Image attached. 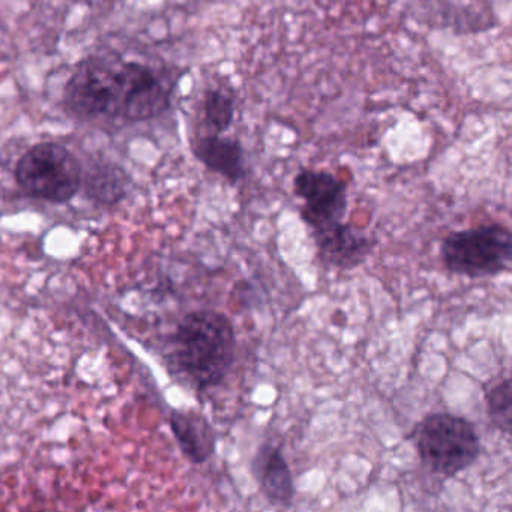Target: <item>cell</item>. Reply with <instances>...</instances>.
<instances>
[{"instance_id": "1", "label": "cell", "mask_w": 512, "mask_h": 512, "mask_svg": "<svg viewBox=\"0 0 512 512\" xmlns=\"http://www.w3.org/2000/svg\"><path fill=\"white\" fill-rule=\"evenodd\" d=\"M236 358L232 320L220 311L187 314L170 337L169 364L176 376L197 392L221 385Z\"/></svg>"}, {"instance_id": "2", "label": "cell", "mask_w": 512, "mask_h": 512, "mask_svg": "<svg viewBox=\"0 0 512 512\" xmlns=\"http://www.w3.org/2000/svg\"><path fill=\"white\" fill-rule=\"evenodd\" d=\"M122 59L115 53L83 58L65 83L62 101L67 113L85 122L121 121Z\"/></svg>"}, {"instance_id": "3", "label": "cell", "mask_w": 512, "mask_h": 512, "mask_svg": "<svg viewBox=\"0 0 512 512\" xmlns=\"http://www.w3.org/2000/svg\"><path fill=\"white\" fill-rule=\"evenodd\" d=\"M413 440L422 464L443 478L460 475L481 455V437L475 425L454 413L425 416L416 425Z\"/></svg>"}, {"instance_id": "4", "label": "cell", "mask_w": 512, "mask_h": 512, "mask_svg": "<svg viewBox=\"0 0 512 512\" xmlns=\"http://www.w3.org/2000/svg\"><path fill=\"white\" fill-rule=\"evenodd\" d=\"M446 271L460 277H497L511 269L512 235L500 223L449 233L440 245Z\"/></svg>"}, {"instance_id": "5", "label": "cell", "mask_w": 512, "mask_h": 512, "mask_svg": "<svg viewBox=\"0 0 512 512\" xmlns=\"http://www.w3.org/2000/svg\"><path fill=\"white\" fill-rule=\"evenodd\" d=\"M16 181L28 196L61 205L82 188L83 167L62 143L41 142L17 161Z\"/></svg>"}, {"instance_id": "6", "label": "cell", "mask_w": 512, "mask_h": 512, "mask_svg": "<svg viewBox=\"0 0 512 512\" xmlns=\"http://www.w3.org/2000/svg\"><path fill=\"white\" fill-rule=\"evenodd\" d=\"M121 76V121L137 124L169 112L178 88V76L172 70L149 62L122 59Z\"/></svg>"}, {"instance_id": "7", "label": "cell", "mask_w": 512, "mask_h": 512, "mask_svg": "<svg viewBox=\"0 0 512 512\" xmlns=\"http://www.w3.org/2000/svg\"><path fill=\"white\" fill-rule=\"evenodd\" d=\"M293 194L302 200V221L311 232L328 229L346 220L347 184L326 170L302 169L293 178Z\"/></svg>"}, {"instance_id": "8", "label": "cell", "mask_w": 512, "mask_h": 512, "mask_svg": "<svg viewBox=\"0 0 512 512\" xmlns=\"http://www.w3.org/2000/svg\"><path fill=\"white\" fill-rule=\"evenodd\" d=\"M316 247L317 259L335 271H352L370 256L374 241L349 223H338L328 229L310 233Z\"/></svg>"}, {"instance_id": "9", "label": "cell", "mask_w": 512, "mask_h": 512, "mask_svg": "<svg viewBox=\"0 0 512 512\" xmlns=\"http://www.w3.org/2000/svg\"><path fill=\"white\" fill-rule=\"evenodd\" d=\"M250 472L271 505L290 508L295 500V481L292 470L280 449L272 443H263L250 464Z\"/></svg>"}, {"instance_id": "10", "label": "cell", "mask_w": 512, "mask_h": 512, "mask_svg": "<svg viewBox=\"0 0 512 512\" xmlns=\"http://www.w3.org/2000/svg\"><path fill=\"white\" fill-rule=\"evenodd\" d=\"M194 157L209 172L221 176L230 184H238L247 175L244 148L238 139L223 134H206L193 142Z\"/></svg>"}, {"instance_id": "11", "label": "cell", "mask_w": 512, "mask_h": 512, "mask_svg": "<svg viewBox=\"0 0 512 512\" xmlns=\"http://www.w3.org/2000/svg\"><path fill=\"white\" fill-rule=\"evenodd\" d=\"M170 428L182 454L194 464H205L217 451V433L196 410H173Z\"/></svg>"}, {"instance_id": "12", "label": "cell", "mask_w": 512, "mask_h": 512, "mask_svg": "<svg viewBox=\"0 0 512 512\" xmlns=\"http://www.w3.org/2000/svg\"><path fill=\"white\" fill-rule=\"evenodd\" d=\"M83 184H85L86 193L95 202L113 205V203H118L119 200L124 199L128 184H130V178L118 164L100 163L95 164L86 173Z\"/></svg>"}, {"instance_id": "13", "label": "cell", "mask_w": 512, "mask_h": 512, "mask_svg": "<svg viewBox=\"0 0 512 512\" xmlns=\"http://www.w3.org/2000/svg\"><path fill=\"white\" fill-rule=\"evenodd\" d=\"M512 389L511 379L509 377H499L491 380L484 391L485 407L491 424L497 430L511 434V416H512Z\"/></svg>"}, {"instance_id": "14", "label": "cell", "mask_w": 512, "mask_h": 512, "mask_svg": "<svg viewBox=\"0 0 512 512\" xmlns=\"http://www.w3.org/2000/svg\"><path fill=\"white\" fill-rule=\"evenodd\" d=\"M235 101L221 89H206L203 95V122L209 133L226 134L235 121Z\"/></svg>"}, {"instance_id": "15", "label": "cell", "mask_w": 512, "mask_h": 512, "mask_svg": "<svg viewBox=\"0 0 512 512\" xmlns=\"http://www.w3.org/2000/svg\"><path fill=\"white\" fill-rule=\"evenodd\" d=\"M67 2H80V0H67Z\"/></svg>"}]
</instances>
